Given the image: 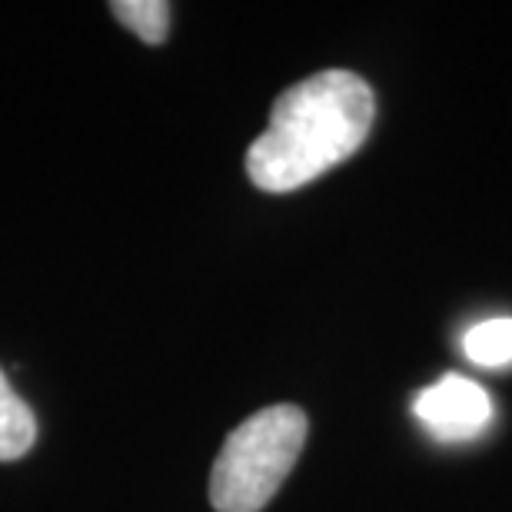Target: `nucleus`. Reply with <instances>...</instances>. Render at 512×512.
Instances as JSON below:
<instances>
[{
	"label": "nucleus",
	"mask_w": 512,
	"mask_h": 512,
	"mask_svg": "<svg viewBox=\"0 0 512 512\" xmlns=\"http://www.w3.org/2000/svg\"><path fill=\"white\" fill-rule=\"evenodd\" d=\"M376 97L350 70H320L283 90L270 124L247 153L250 180L266 193L300 190L336 163L350 160L370 137Z\"/></svg>",
	"instance_id": "nucleus-1"
},
{
	"label": "nucleus",
	"mask_w": 512,
	"mask_h": 512,
	"mask_svg": "<svg viewBox=\"0 0 512 512\" xmlns=\"http://www.w3.org/2000/svg\"><path fill=\"white\" fill-rule=\"evenodd\" d=\"M306 413L280 403L233 429L210 469V506L217 512H260L280 493L306 443Z\"/></svg>",
	"instance_id": "nucleus-2"
},
{
	"label": "nucleus",
	"mask_w": 512,
	"mask_h": 512,
	"mask_svg": "<svg viewBox=\"0 0 512 512\" xmlns=\"http://www.w3.org/2000/svg\"><path fill=\"white\" fill-rule=\"evenodd\" d=\"M416 416L429 433L443 443H463V439L479 436L493 419V403L479 383L466 380L459 373H446L443 380L426 386L416 396Z\"/></svg>",
	"instance_id": "nucleus-3"
},
{
	"label": "nucleus",
	"mask_w": 512,
	"mask_h": 512,
	"mask_svg": "<svg viewBox=\"0 0 512 512\" xmlns=\"http://www.w3.org/2000/svg\"><path fill=\"white\" fill-rule=\"evenodd\" d=\"M37 439V419L30 406L7 383V373L0 370V463H14L27 456Z\"/></svg>",
	"instance_id": "nucleus-4"
},
{
	"label": "nucleus",
	"mask_w": 512,
	"mask_h": 512,
	"mask_svg": "<svg viewBox=\"0 0 512 512\" xmlns=\"http://www.w3.org/2000/svg\"><path fill=\"white\" fill-rule=\"evenodd\" d=\"M463 350L476 366L512 363V316H493L463 336Z\"/></svg>",
	"instance_id": "nucleus-5"
},
{
	"label": "nucleus",
	"mask_w": 512,
	"mask_h": 512,
	"mask_svg": "<svg viewBox=\"0 0 512 512\" xmlns=\"http://www.w3.org/2000/svg\"><path fill=\"white\" fill-rule=\"evenodd\" d=\"M114 17L127 24L143 44H163L170 30V4L167 0H114Z\"/></svg>",
	"instance_id": "nucleus-6"
}]
</instances>
